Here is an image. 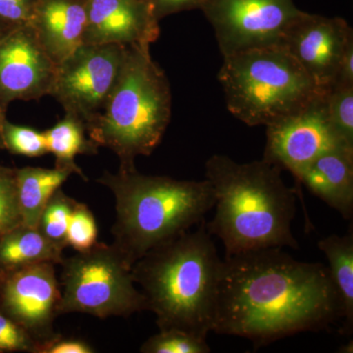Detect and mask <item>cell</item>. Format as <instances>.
I'll return each mask as SVG.
<instances>
[{
  "label": "cell",
  "instance_id": "cell-5",
  "mask_svg": "<svg viewBox=\"0 0 353 353\" xmlns=\"http://www.w3.org/2000/svg\"><path fill=\"white\" fill-rule=\"evenodd\" d=\"M150 44L127 46L117 83L105 106L85 129L97 146L112 150L121 170L159 145L171 119L170 83L150 55Z\"/></svg>",
  "mask_w": 353,
  "mask_h": 353
},
{
  "label": "cell",
  "instance_id": "cell-12",
  "mask_svg": "<svg viewBox=\"0 0 353 353\" xmlns=\"http://www.w3.org/2000/svg\"><path fill=\"white\" fill-rule=\"evenodd\" d=\"M57 64L51 59L31 26L15 27L0 41V115L14 101L51 95Z\"/></svg>",
  "mask_w": 353,
  "mask_h": 353
},
{
  "label": "cell",
  "instance_id": "cell-16",
  "mask_svg": "<svg viewBox=\"0 0 353 353\" xmlns=\"http://www.w3.org/2000/svg\"><path fill=\"white\" fill-rule=\"evenodd\" d=\"M301 185L345 219L352 220V148L338 146L316 158L301 172L297 187Z\"/></svg>",
  "mask_w": 353,
  "mask_h": 353
},
{
  "label": "cell",
  "instance_id": "cell-32",
  "mask_svg": "<svg viewBox=\"0 0 353 353\" xmlns=\"http://www.w3.org/2000/svg\"><path fill=\"white\" fill-rule=\"evenodd\" d=\"M15 27H11V26L7 25L6 23L2 22L0 20V41L4 38V36L10 31L11 29H13Z\"/></svg>",
  "mask_w": 353,
  "mask_h": 353
},
{
  "label": "cell",
  "instance_id": "cell-23",
  "mask_svg": "<svg viewBox=\"0 0 353 353\" xmlns=\"http://www.w3.org/2000/svg\"><path fill=\"white\" fill-rule=\"evenodd\" d=\"M143 353H208L211 348L206 336L179 329L159 330L141 345Z\"/></svg>",
  "mask_w": 353,
  "mask_h": 353
},
{
  "label": "cell",
  "instance_id": "cell-30",
  "mask_svg": "<svg viewBox=\"0 0 353 353\" xmlns=\"http://www.w3.org/2000/svg\"><path fill=\"white\" fill-rule=\"evenodd\" d=\"M208 0H148L155 18L163 19L172 14L201 9Z\"/></svg>",
  "mask_w": 353,
  "mask_h": 353
},
{
  "label": "cell",
  "instance_id": "cell-28",
  "mask_svg": "<svg viewBox=\"0 0 353 353\" xmlns=\"http://www.w3.org/2000/svg\"><path fill=\"white\" fill-rule=\"evenodd\" d=\"M36 0H0V20L11 27L31 25Z\"/></svg>",
  "mask_w": 353,
  "mask_h": 353
},
{
  "label": "cell",
  "instance_id": "cell-3",
  "mask_svg": "<svg viewBox=\"0 0 353 353\" xmlns=\"http://www.w3.org/2000/svg\"><path fill=\"white\" fill-rule=\"evenodd\" d=\"M222 259L202 220L196 231L152 248L132 267L159 330L206 336L214 323Z\"/></svg>",
  "mask_w": 353,
  "mask_h": 353
},
{
  "label": "cell",
  "instance_id": "cell-19",
  "mask_svg": "<svg viewBox=\"0 0 353 353\" xmlns=\"http://www.w3.org/2000/svg\"><path fill=\"white\" fill-rule=\"evenodd\" d=\"M23 225L38 226L39 217L46 202L72 175L64 169L24 167L15 169Z\"/></svg>",
  "mask_w": 353,
  "mask_h": 353
},
{
  "label": "cell",
  "instance_id": "cell-2",
  "mask_svg": "<svg viewBox=\"0 0 353 353\" xmlns=\"http://www.w3.org/2000/svg\"><path fill=\"white\" fill-rule=\"evenodd\" d=\"M281 173L264 159L239 163L214 154L206 161L205 179L215 196L214 217L206 229L222 241L226 256L272 248L299 250L292 231L297 192Z\"/></svg>",
  "mask_w": 353,
  "mask_h": 353
},
{
  "label": "cell",
  "instance_id": "cell-11",
  "mask_svg": "<svg viewBox=\"0 0 353 353\" xmlns=\"http://www.w3.org/2000/svg\"><path fill=\"white\" fill-rule=\"evenodd\" d=\"M60 299L55 264L46 262L0 272V312L24 330L36 347L57 334L53 325L59 316Z\"/></svg>",
  "mask_w": 353,
  "mask_h": 353
},
{
  "label": "cell",
  "instance_id": "cell-8",
  "mask_svg": "<svg viewBox=\"0 0 353 353\" xmlns=\"http://www.w3.org/2000/svg\"><path fill=\"white\" fill-rule=\"evenodd\" d=\"M201 10L214 30L223 57L281 46L304 14L294 0H208Z\"/></svg>",
  "mask_w": 353,
  "mask_h": 353
},
{
  "label": "cell",
  "instance_id": "cell-22",
  "mask_svg": "<svg viewBox=\"0 0 353 353\" xmlns=\"http://www.w3.org/2000/svg\"><path fill=\"white\" fill-rule=\"evenodd\" d=\"M0 150L28 157H43L48 153L43 132L14 125L7 120L6 115H0Z\"/></svg>",
  "mask_w": 353,
  "mask_h": 353
},
{
  "label": "cell",
  "instance_id": "cell-10",
  "mask_svg": "<svg viewBox=\"0 0 353 353\" xmlns=\"http://www.w3.org/2000/svg\"><path fill=\"white\" fill-rule=\"evenodd\" d=\"M326 92L316 95L296 112L266 127L263 159L281 170L290 171L296 185L301 172L316 158L338 146L348 148L330 122Z\"/></svg>",
  "mask_w": 353,
  "mask_h": 353
},
{
  "label": "cell",
  "instance_id": "cell-21",
  "mask_svg": "<svg viewBox=\"0 0 353 353\" xmlns=\"http://www.w3.org/2000/svg\"><path fill=\"white\" fill-rule=\"evenodd\" d=\"M76 203L75 199L67 196L59 188L46 202L37 226L44 236L64 250L68 248L67 231Z\"/></svg>",
  "mask_w": 353,
  "mask_h": 353
},
{
  "label": "cell",
  "instance_id": "cell-25",
  "mask_svg": "<svg viewBox=\"0 0 353 353\" xmlns=\"http://www.w3.org/2000/svg\"><path fill=\"white\" fill-rule=\"evenodd\" d=\"M22 224L15 169L0 165V239Z\"/></svg>",
  "mask_w": 353,
  "mask_h": 353
},
{
  "label": "cell",
  "instance_id": "cell-15",
  "mask_svg": "<svg viewBox=\"0 0 353 353\" xmlns=\"http://www.w3.org/2000/svg\"><path fill=\"white\" fill-rule=\"evenodd\" d=\"M85 0H36L31 27L57 65L83 44Z\"/></svg>",
  "mask_w": 353,
  "mask_h": 353
},
{
  "label": "cell",
  "instance_id": "cell-33",
  "mask_svg": "<svg viewBox=\"0 0 353 353\" xmlns=\"http://www.w3.org/2000/svg\"><path fill=\"white\" fill-rule=\"evenodd\" d=\"M352 343V341H350V343H348L345 347L343 345V347L340 348V352L352 353L353 352Z\"/></svg>",
  "mask_w": 353,
  "mask_h": 353
},
{
  "label": "cell",
  "instance_id": "cell-27",
  "mask_svg": "<svg viewBox=\"0 0 353 353\" xmlns=\"http://www.w3.org/2000/svg\"><path fill=\"white\" fill-rule=\"evenodd\" d=\"M37 343L10 318L0 312V352L34 353Z\"/></svg>",
  "mask_w": 353,
  "mask_h": 353
},
{
  "label": "cell",
  "instance_id": "cell-1",
  "mask_svg": "<svg viewBox=\"0 0 353 353\" xmlns=\"http://www.w3.org/2000/svg\"><path fill=\"white\" fill-rule=\"evenodd\" d=\"M328 266L294 259L272 248L225 256L212 332L260 347L341 320Z\"/></svg>",
  "mask_w": 353,
  "mask_h": 353
},
{
  "label": "cell",
  "instance_id": "cell-4",
  "mask_svg": "<svg viewBox=\"0 0 353 353\" xmlns=\"http://www.w3.org/2000/svg\"><path fill=\"white\" fill-rule=\"evenodd\" d=\"M97 183L115 199L113 245L132 266L152 248L190 231L214 208V192L206 179L176 180L134 168L104 172Z\"/></svg>",
  "mask_w": 353,
  "mask_h": 353
},
{
  "label": "cell",
  "instance_id": "cell-29",
  "mask_svg": "<svg viewBox=\"0 0 353 353\" xmlns=\"http://www.w3.org/2000/svg\"><path fill=\"white\" fill-rule=\"evenodd\" d=\"M95 350L87 341L75 338H65L57 334L54 338L39 345L34 353H94Z\"/></svg>",
  "mask_w": 353,
  "mask_h": 353
},
{
  "label": "cell",
  "instance_id": "cell-9",
  "mask_svg": "<svg viewBox=\"0 0 353 353\" xmlns=\"http://www.w3.org/2000/svg\"><path fill=\"white\" fill-rule=\"evenodd\" d=\"M126 52L122 44H82L57 65L51 95L87 126L105 106Z\"/></svg>",
  "mask_w": 353,
  "mask_h": 353
},
{
  "label": "cell",
  "instance_id": "cell-7",
  "mask_svg": "<svg viewBox=\"0 0 353 353\" xmlns=\"http://www.w3.org/2000/svg\"><path fill=\"white\" fill-rule=\"evenodd\" d=\"M60 265L59 315L83 313L106 319L148 310L132 277V265L113 243H97L65 257Z\"/></svg>",
  "mask_w": 353,
  "mask_h": 353
},
{
  "label": "cell",
  "instance_id": "cell-24",
  "mask_svg": "<svg viewBox=\"0 0 353 353\" xmlns=\"http://www.w3.org/2000/svg\"><path fill=\"white\" fill-rule=\"evenodd\" d=\"M325 97L330 122L343 143L353 148V85H334Z\"/></svg>",
  "mask_w": 353,
  "mask_h": 353
},
{
  "label": "cell",
  "instance_id": "cell-13",
  "mask_svg": "<svg viewBox=\"0 0 353 353\" xmlns=\"http://www.w3.org/2000/svg\"><path fill=\"white\" fill-rule=\"evenodd\" d=\"M352 39V29L343 18L304 12L290 26L281 46L316 87L326 92L334 85L343 51Z\"/></svg>",
  "mask_w": 353,
  "mask_h": 353
},
{
  "label": "cell",
  "instance_id": "cell-18",
  "mask_svg": "<svg viewBox=\"0 0 353 353\" xmlns=\"http://www.w3.org/2000/svg\"><path fill=\"white\" fill-rule=\"evenodd\" d=\"M329 262V271L341 304V334L353 333V230L343 236L331 234L318 243Z\"/></svg>",
  "mask_w": 353,
  "mask_h": 353
},
{
  "label": "cell",
  "instance_id": "cell-6",
  "mask_svg": "<svg viewBox=\"0 0 353 353\" xmlns=\"http://www.w3.org/2000/svg\"><path fill=\"white\" fill-rule=\"evenodd\" d=\"M223 58L218 80L227 108L248 126H269L324 92L283 46L256 48Z\"/></svg>",
  "mask_w": 353,
  "mask_h": 353
},
{
  "label": "cell",
  "instance_id": "cell-17",
  "mask_svg": "<svg viewBox=\"0 0 353 353\" xmlns=\"http://www.w3.org/2000/svg\"><path fill=\"white\" fill-rule=\"evenodd\" d=\"M64 248L44 236L38 228L20 225L0 239V272L29 265L61 264Z\"/></svg>",
  "mask_w": 353,
  "mask_h": 353
},
{
  "label": "cell",
  "instance_id": "cell-31",
  "mask_svg": "<svg viewBox=\"0 0 353 353\" xmlns=\"http://www.w3.org/2000/svg\"><path fill=\"white\" fill-rule=\"evenodd\" d=\"M334 85H353V39L343 51Z\"/></svg>",
  "mask_w": 353,
  "mask_h": 353
},
{
  "label": "cell",
  "instance_id": "cell-20",
  "mask_svg": "<svg viewBox=\"0 0 353 353\" xmlns=\"http://www.w3.org/2000/svg\"><path fill=\"white\" fill-rule=\"evenodd\" d=\"M85 132L87 129L83 121L66 114L63 119L43 134L48 152L52 153L57 159L55 167L72 172V174L88 181L82 169L76 164V157L79 154H95L99 146L92 139H87Z\"/></svg>",
  "mask_w": 353,
  "mask_h": 353
},
{
  "label": "cell",
  "instance_id": "cell-14",
  "mask_svg": "<svg viewBox=\"0 0 353 353\" xmlns=\"http://www.w3.org/2000/svg\"><path fill=\"white\" fill-rule=\"evenodd\" d=\"M87 25L83 43H154L160 34L148 0H85Z\"/></svg>",
  "mask_w": 353,
  "mask_h": 353
},
{
  "label": "cell",
  "instance_id": "cell-26",
  "mask_svg": "<svg viewBox=\"0 0 353 353\" xmlns=\"http://www.w3.org/2000/svg\"><path fill=\"white\" fill-rule=\"evenodd\" d=\"M97 221L90 208L82 202L77 201L72 211L67 231V243L76 252H83L97 243Z\"/></svg>",
  "mask_w": 353,
  "mask_h": 353
}]
</instances>
